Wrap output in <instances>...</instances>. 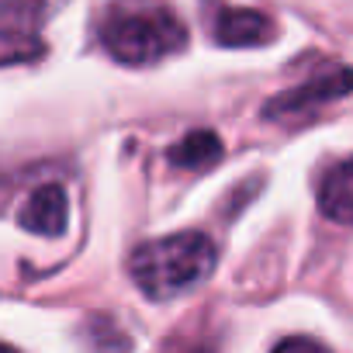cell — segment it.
I'll return each mask as SVG.
<instances>
[{
    "label": "cell",
    "mask_w": 353,
    "mask_h": 353,
    "mask_svg": "<svg viewBox=\"0 0 353 353\" xmlns=\"http://www.w3.org/2000/svg\"><path fill=\"white\" fill-rule=\"evenodd\" d=\"M101 46L125 66H149L188 46V28L159 0H114L101 21Z\"/></svg>",
    "instance_id": "cell-1"
},
{
    "label": "cell",
    "mask_w": 353,
    "mask_h": 353,
    "mask_svg": "<svg viewBox=\"0 0 353 353\" xmlns=\"http://www.w3.org/2000/svg\"><path fill=\"white\" fill-rule=\"evenodd\" d=\"M219 250L205 232H173L163 239L142 243L128 267L139 291L152 301H170L194 291L215 270Z\"/></svg>",
    "instance_id": "cell-2"
},
{
    "label": "cell",
    "mask_w": 353,
    "mask_h": 353,
    "mask_svg": "<svg viewBox=\"0 0 353 353\" xmlns=\"http://www.w3.org/2000/svg\"><path fill=\"white\" fill-rule=\"evenodd\" d=\"M66 0H0V66L39 59L46 52L42 28Z\"/></svg>",
    "instance_id": "cell-3"
},
{
    "label": "cell",
    "mask_w": 353,
    "mask_h": 353,
    "mask_svg": "<svg viewBox=\"0 0 353 353\" xmlns=\"http://www.w3.org/2000/svg\"><path fill=\"white\" fill-rule=\"evenodd\" d=\"M353 90V70L350 66H325L319 73H312L305 83L277 94L267 101L263 114L267 118H288V114H305L312 108H322V104H332L339 97H346Z\"/></svg>",
    "instance_id": "cell-4"
},
{
    "label": "cell",
    "mask_w": 353,
    "mask_h": 353,
    "mask_svg": "<svg viewBox=\"0 0 353 353\" xmlns=\"http://www.w3.org/2000/svg\"><path fill=\"white\" fill-rule=\"evenodd\" d=\"M277 35V25L253 8H222L215 14V42L229 49H250L263 46Z\"/></svg>",
    "instance_id": "cell-5"
},
{
    "label": "cell",
    "mask_w": 353,
    "mask_h": 353,
    "mask_svg": "<svg viewBox=\"0 0 353 353\" xmlns=\"http://www.w3.org/2000/svg\"><path fill=\"white\" fill-rule=\"evenodd\" d=\"M70 222V198L59 184H42L21 208V225L35 236H63Z\"/></svg>",
    "instance_id": "cell-6"
},
{
    "label": "cell",
    "mask_w": 353,
    "mask_h": 353,
    "mask_svg": "<svg viewBox=\"0 0 353 353\" xmlns=\"http://www.w3.org/2000/svg\"><path fill=\"white\" fill-rule=\"evenodd\" d=\"M319 212L336 225H353V159L336 163L319 184Z\"/></svg>",
    "instance_id": "cell-7"
},
{
    "label": "cell",
    "mask_w": 353,
    "mask_h": 353,
    "mask_svg": "<svg viewBox=\"0 0 353 353\" xmlns=\"http://www.w3.org/2000/svg\"><path fill=\"white\" fill-rule=\"evenodd\" d=\"M222 156V139L208 128H198L191 135H184L176 145H170V163L181 170H205Z\"/></svg>",
    "instance_id": "cell-8"
},
{
    "label": "cell",
    "mask_w": 353,
    "mask_h": 353,
    "mask_svg": "<svg viewBox=\"0 0 353 353\" xmlns=\"http://www.w3.org/2000/svg\"><path fill=\"white\" fill-rule=\"evenodd\" d=\"M281 346H319V343H312V339H284Z\"/></svg>",
    "instance_id": "cell-9"
}]
</instances>
